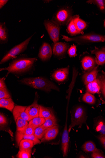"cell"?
<instances>
[{"instance_id": "obj_3", "label": "cell", "mask_w": 105, "mask_h": 158, "mask_svg": "<svg viewBox=\"0 0 105 158\" xmlns=\"http://www.w3.org/2000/svg\"><path fill=\"white\" fill-rule=\"evenodd\" d=\"M71 123L69 127V133L75 126H79V128H81L83 124L86 123L87 119L85 110L81 106L74 109L71 112Z\"/></svg>"}, {"instance_id": "obj_39", "label": "cell", "mask_w": 105, "mask_h": 158, "mask_svg": "<svg viewBox=\"0 0 105 158\" xmlns=\"http://www.w3.org/2000/svg\"><path fill=\"white\" fill-rule=\"evenodd\" d=\"M97 138L100 141L104 149L105 150V136L100 135L97 136Z\"/></svg>"}, {"instance_id": "obj_40", "label": "cell", "mask_w": 105, "mask_h": 158, "mask_svg": "<svg viewBox=\"0 0 105 158\" xmlns=\"http://www.w3.org/2000/svg\"><path fill=\"white\" fill-rule=\"evenodd\" d=\"M7 123L6 118L4 115L1 113V114H0V124L1 126L5 125L7 124Z\"/></svg>"}, {"instance_id": "obj_34", "label": "cell", "mask_w": 105, "mask_h": 158, "mask_svg": "<svg viewBox=\"0 0 105 158\" xmlns=\"http://www.w3.org/2000/svg\"><path fill=\"white\" fill-rule=\"evenodd\" d=\"M31 150L20 151L19 150L17 155L18 158H31Z\"/></svg>"}, {"instance_id": "obj_4", "label": "cell", "mask_w": 105, "mask_h": 158, "mask_svg": "<svg viewBox=\"0 0 105 158\" xmlns=\"http://www.w3.org/2000/svg\"><path fill=\"white\" fill-rule=\"evenodd\" d=\"M33 36L32 35L21 44L11 48L4 56L0 62V64H3L11 59L16 58L17 55L25 51L27 48L29 43Z\"/></svg>"}, {"instance_id": "obj_27", "label": "cell", "mask_w": 105, "mask_h": 158, "mask_svg": "<svg viewBox=\"0 0 105 158\" xmlns=\"http://www.w3.org/2000/svg\"><path fill=\"white\" fill-rule=\"evenodd\" d=\"M73 18L74 23L77 30L81 32L87 27V23L79 17Z\"/></svg>"}, {"instance_id": "obj_1", "label": "cell", "mask_w": 105, "mask_h": 158, "mask_svg": "<svg viewBox=\"0 0 105 158\" xmlns=\"http://www.w3.org/2000/svg\"><path fill=\"white\" fill-rule=\"evenodd\" d=\"M38 60L36 58L21 57L13 60L7 67L1 69L0 71H8V73L19 75L25 73L32 69Z\"/></svg>"}, {"instance_id": "obj_16", "label": "cell", "mask_w": 105, "mask_h": 158, "mask_svg": "<svg viewBox=\"0 0 105 158\" xmlns=\"http://www.w3.org/2000/svg\"><path fill=\"white\" fill-rule=\"evenodd\" d=\"M91 52L96 55L95 62L98 65H102L105 63V48L95 49Z\"/></svg>"}, {"instance_id": "obj_17", "label": "cell", "mask_w": 105, "mask_h": 158, "mask_svg": "<svg viewBox=\"0 0 105 158\" xmlns=\"http://www.w3.org/2000/svg\"><path fill=\"white\" fill-rule=\"evenodd\" d=\"M87 92L92 94H95L99 92L101 89L100 81L96 79L86 85Z\"/></svg>"}, {"instance_id": "obj_30", "label": "cell", "mask_w": 105, "mask_h": 158, "mask_svg": "<svg viewBox=\"0 0 105 158\" xmlns=\"http://www.w3.org/2000/svg\"><path fill=\"white\" fill-rule=\"evenodd\" d=\"M67 30L69 33L72 35H76L81 33L77 30L75 25L73 18L69 23Z\"/></svg>"}, {"instance_id": "obj_10", "label": "cell", "mask_w": 105, "mask_h": 158, "mask_svg": "<svg viewBox=\"0 0 105 158\" xmlns=\"http://www.w3.org/2000/svg\"><path fill=\"white\" fill-rule=\"evenodd\" d=\"M26 107L19 106L14 107L13 111V114L15 121H16L18 118H21L28 122L31 120L25 112Z\"/></svg>"}, {"instance_id": "obj_2", "label": "cell", "mask_w": 105, "mask_h": 158, "mask_svg": "<svg viewBox=\"0 0 105 158\" xmlns=\"http://www.w3.org/2000/svg\"><path fill=\"white\" fill-rule=\"evenodd\" d=\"M20 82L34 88L47 92H51L52 90L59 91V89L54 83L43 77L25 78L20 80Z\"/></svg>"}, {"instance_id": "obj_31", "label": "cell", "mask_w": 105, "mask_h": 158, "mask_svg": "<svg viewBox=\"0 0 105 158\" xmlns=\"http://www.w3.org/2000/svg\"><path fill=\"white\" fill-rule=\"evenodd\" d=\"M46 121L42 126L46 130L49 128L58 125L56 117L46 118Z\"/></svg>"}, {"instance_id": "obj_41", "label": "cell", "mask_w": 105, "mask_h": 158, "mask_svg": "<svg viewBox=\"0 0 105 158\" xmlns=\"http://www.w3.org/2000/svg\"><path fill=\"white\" fill-rule=\"evenodd\" d=\"M100 81L101 89H102L103 94L105 97V78L102 79Z\"/></svg>"}, {"instance_id": "obj_25", "label": "cell", "mask_w": 105, "mask_h": 158, "mask_svg": "<svg viewBox=\"0 0 105 158\" xmlns=\"http://www.w3.org/2000/svg\"><path fill=\"white\" fill-rule=\"evenodd\" d=\"M82 149L86 152H93L99 151L93 141H89L85 142L82 146Z\"/></svg>"}, {"instance_id": "obj_28", "label": "cell", "mask_w": 105, "mask_h": 158, "mask_svg": "<svg viewBox=\"0 0 105 158\" xmlns=\"http://www.w3.org/2000/svg\"><path fill=\"white\" fill-rule=\"evenodd\" d=\"M16 122L17 132L23 131L28 124V121L21 118H18Z\"/></svg>"}, {"instance_id": "obj_7", "label": "cell", "mask_w": 105, "mask_h": 158, "mask_svg": "<svg viewBox=\"0 0 105 158\" xmlns=\"http://www.w3.org/2000/svg\"><path fill=\"white\" fill-rule=\"evenodd\" d=\"M44 25L51 40L55 43L59 41L60 26L52 20H45Z\"/></svg>"}, {"instance_id": "obj_19", "label": "cell", "mask_w": 105, "mask_h": 158, "mask_svg": "<svg viewBox=\"0 0 105 158\" xmlns=\"http://www.w3.org/2000/svg\"><path fill=\"white\" fill-rule=\"evenodd\" d=\"M94 128L100 135L105 136V120L99 118L95 120Z\"/></svg>"}, {"instance_id": "obj_29", "label": "cell", "mask_w": 105, "mask_h": 158, "mask_svg": "<svg viewBox=\"0 0 105 158\" xmlns=\"http://www.w3.org/2000/svg\"><path fill=\"white\" fill-rule=\"evenodd\" d=\"M82 99L84 102L89 104H94L96 102L95 96L88 92L83 95Z\"/></svg>"}, {"instance_id": "obj_5", "label": "cell", "mask_w": 105, "mask_h": 158, "mask_svg": "<svg viewBox=\"0 0 105 158\" xmlns=\"http://www.w3.org/2000/svg\"><path fill=\"white\" fill-rule=\"evenodd\" d=\"M72 18L70 9L67 7H64L56 12L52 20L61 26L67 24Z\"/></svg>"}, {"instance_id": "obj_33", "label": "cell", "mask_w": 105, "mask_h": 158, "mask_svg": "<svg viewBox=\"0 0 105 158\" xmlns=\"http://www.w3.org/2000/svg\"><path fill=\"white\" fill-rule=\"evenodd\" d=\"M88 3H93L96 5L101 10L105 9V1L104 0H95V1H89L87 2Z\"/></svg>"}, {"instance_id": "obj_23", "label": "cell", "mask_w": 105, "mask_h": 158, "mask_svg": "<svg viewBox=\"0 0 105 158\" xmlns=\"http://www.w3.org/2000/svg\"><path fill=\"white\" fill-rule=\"evenodd\" d=\"M39 117L45 119L55 117L54 113L50 108L39 105Z\"/></svg>"}, {"instance_id": "obj_22", "label": "cell", "mask_w": 105, "mask_h": 158, "mask_svg": "<svg viewBox=\"0 0 105 158\" xmlns=\"http://www.w3.org/2000/svg\"><path fill=\"white\" fill-rule=\"evenodd\" d=\"M14 103L11 98L0 99V107L13 112L14 107Z\"/></svg>"}, {"instance_id": "obj_43", "label": "cell", "mask_w": 105, "mask_h": 158, "mask_svg": "<svg viewBox=\"0 0 105 158\" xmlns=\"http://www.w3.org/2000/svg\"><path fill=\"white\" fill-rule=\"evenodd\" d=\"M8 2V0H1L0 1V9H2Z\"/></svg>"}, {"instance_id": "obj_38", "label": "cell", "mask_w": 105, "mask_h": 158, "mask_svg": "<svg viewBox=\"0 0 105 158\" xmlns=\"http://www.w3.org/2000/svg\"><path fill=\"white\" fill-rule=\"evenodd\" d=\"M91 157L93 158H105V156L100 150L99 151L92 152Z\"/></svg>"}, {"instance_id": "obj_42", "label": "cell", "mask_w": 105, "mask_h": 158, "mask_svg": "<svg viewBox=\"0 0 105 158\" xmlns=\"http://www.w3.org/2000/svg\"><path fill=\"white\" fill-rule=\"evenodd\" d=\"M5 81V78L4 77L0 79V88H6Z\"/></svg>"}, {"instance_id": "obj_20", "label": "cell", "mask_w": 105, "mask_h": 158, "mask_svg": "<svg viewBox=\"0 0 105 158\" xmlns=\"http://www.w3.org/2000/svg\"><path fill=\"white\" fill-rule=\"evenodd\" d=\"M8 40V30L5 23H0V41L1 44H7Z\"/></svg>"}, {"instance_id": "obj_18", "label": "cell", "mask_w": 105, "mask_h": 158, "mask_svg": "<svg viewBox=\"0 0 105 158\" xmlns=\"http://www.w3.org/2000/svg\"><path fill=\"white\" fill-rule=\"evenodd\" d=\"M98 73L97 67H95L91 72L87 73L84 74L83 77L84 84L87 85L89 83L96 80Z\"/></svg>"}, {"instance_id": "obj_21", "label": "cell", "mask_w": 105, "mask_h": 158, "mask_svg": "<svg viewBox=\"0 0 105 158\" xmlns=\"http://www.w3.org/2000/svg\"><path fill=\"white\" fill-rule=\"evenodd\" d=\"M95 60L90 56H86L82 61V65L83 69L87 70L94 68L95 64Z\"/></svg>"}, {"instance_id": "obj_13", "label": "cell", "mask_w": 105, "mask_h": 158, "mask_svg": "<svg viewBox=\"0 0 105 158\" xmlns=\"http://www.w3.org/2000/svg\"><path fill=\"white\" fill-rule=\"evenodd\" d=\"M69 136L67 123L64 128L62 138V150L64 157L67 156L69 148Z\"/></svg>"}, {"instance_id": "obj_36", "label": "cell", "mask_w": 105, "mask_h": 158, "mask_svg": "<svg viewBox=\"0 0 105 158\" xmlns=\"http://www.w3.org/2000/svg\"><path fill=\"white\" fill-rule=\"evenodd\" d=\"M22 139H29L32 140L34 141L35 145L41 143V142L34 135L24 136L22 138Z\"/></svg>"}, {"instance_id": "obj_15", "label": "cell", "mask_w": 105, "mask_h": 158, "mask_svg": "<svg viewBox=\"0 0 105 158\" xmlns=\"http://www.w3.org/2000/svg\"><path fill=\"white\" fill-rule=\"evenodd\" d=\"M35 129L31 125L28 124L25 130L22 131L17 132L16 138L18 146L24 136L34 135Z\"/></svg>"}, {"instance_id": "obj_26", "label": "cell", "mask_w": 105, "mask_h": 158, "mask_svg": "<svg viewBox=\"0 0 105 158\" xmlns=\"http://www.w3.org/2000/svg\"><path fill=\"white\" fill-rule=\"evenodd\" d=\"M46 119L39 117L34 118L30 121L28 124L32 125L35 129L42 126L46 121Z\"/></svg>"}, {"instance_id": "obj_6", "label": "cell", "mask_w": 105, "mask_h": 158, "mask_svg": "<svg viewBox=\"0 0 105 158\" xmlns=\"http://www.w3.org/2000/svg\"><path fill=\"white\" fill-rule=\"evenodd\" d=\"M63 39L67 41L85 42H103L105 41V36L96 34H90L73 38L62 35Z\"/></svg>"}, {"instance_id": "obj_8", "label": "cell", "mask_w": 105, "mask_h": 158, "mask_svg": "<svg viewBox=\"0 0 105 158\" xmlns=\"http://www.w3.org/2000/svg\"><path fill=\"white\" fill-rule=\"evenodd\" d=\"M52 53L53 51L50 45L44 42L39 49L38 56L42 61H46L50 59Z\"/></svg>"}, {"instance_id": "obj_14", "label": "cell", "mask_w": 105, "mask_h": 158, "mask_svg": "<svg viewBox=\"0 0 105 158\" xmlns=\"http://www.w3.org/2000/svg\"><path fill=\"white\" fill-rule=\"evenodd\" d=\"M59 133V127L55 126L48 128L45 131V134L41 142L51 140L55 139Z\"/></svg>"}, {"instance_id": "obj_24", "label": "cell", "mask_w": 105, "mask_h": 158, "mask_svg": "<svg viewBox=\"0 0 105 158\" xmlns=\"http://www.w3.org/2000/svg\"><path fill=\"white\" fill-rule=\"evenodd\" d=\"M34 145V143L32 140L22 139L21 141L19 143V150H31L32 149Z\"/></svg>"}, {"instance_id": "obj_44", "label": "cell", "mask_w": 105, "mask_h": 158, "mask_svg": "<svg viewBox=\"0 0 105 158\" xmlns=\"http://www.w3.org/2000/svg\"><path fill=\"white\" fill-rule=\"evenodd\" d=\"M104 26L105 27V20L104 23Z\"/></svg>"}, {"instance_id": "obj_37", "label": "cell", "mask_w": 105, "mask_h": 158, "mask_svg": "<svg viewBox=\"0 0 105 158\" xmlns=\"http://www.w3.org/2000/svg\"><path fill=\"white\" fill-rule=\"evenodd\" d=\"M77 47L76 45H73L69 49L68 54L70 57H75L77 55Z\"/></svg>"}, {"instance_id": "obj_35", "label": "cell", "mask_w": 105, "mask_h": 158, "mask_svg": "<svg viewBox=\"0 0 105 158\" xmlns=\"http://www.w3.org/2000/svg\"><path fill=\"white\" fill-rule=\"evenodd\" d=\"M11 98L6 88H0V99Z\"/></svg>"}, {"instance_id": "obj_11", "label": "cell", "mask_w": 105, "mask_h": 158, "mask_svg": "<svg viewBox=\"0 0 105 158\" xmlns=\"http://www.w3.org/2000/svg\"><path fill=\"white\" fill-rule=\"evenodd\" d=\"M69 47V45L66 43L57 42L54 43L53 48V53L56 56H62L66 54Z\"/></svg>"}, {"instance_id": "obj_9", "label": "cell", "mask_w": 105, "mask_h": 158, "mask_svg": "<svg viewBox=\"0 0 105 158\" xmlns=\"http://www.w3.org/2000/svg\"><path fill=\"white\" fill-rule=\"evenodd\" d=\"M38 95L36 97L34 103L30 106L26 107L25 112L32 120L33 118L39 117V105L38 103Z\"/></svg>"}, {"instance_id": "obj_32", "label": "cell", "mask_w": 105, "mask_h": 158, "mask_svg": "<svg viewBox=\"0 0 105 158\" xmlns=\"http://www.w3.org/2000/svg\"><path fill=\"white\" fill-rule=\"evenodd\" d=\"M46 130L42 126L35 129L34 135L39 139H41L43 137Z\"/></svg>"}, {"instance_id": "obj_12", "label": "cell", "mask_w": 105, "mask_h": 158, "mask_svg": "<svg viewBox=\"0 0 105 158\" xmlns=\"http://www.w3.org/2000/svg\"><path fill=\"white\" fill-rule=\"evenodd\" d=\"M69 74V68L67 67L55 71L52 75V77L57 81L62 82L67 79Z\"/></svg>"}]
</instances>
